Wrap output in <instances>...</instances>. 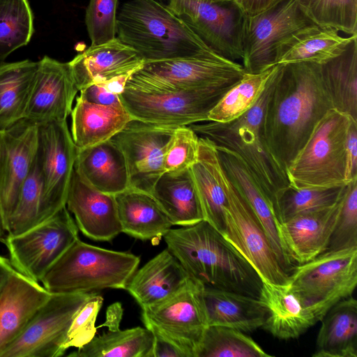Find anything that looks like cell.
Returning <instances> with one entry per match:
<instances>
[{
    "label": "cell",
    "mask_w": 357,
    "mask_h": 357,
    "mask_svg": "<svg viewBox=\"0 0 357 357\" xmlns=\"http://www.w3.org/2000/svg\"><path fill=\"white\" fill-rule=\"evenodd\" d=\"M353 121H357L334 108L325 114L286 169L289 185L298 189L347 185L346 145Z\"/></svg>",
    "instance_id": "6"
},
{
    "label": "cell",
    "mask_w": 357,
    "mask_h": 357,
    "mask_svg": "<svg viewBox=\"0 0 357 357\" xmlns=\"http://www.w3.org/2000/svg\"><path fill=\"white\" fill-rule=\"evenodd\" d=\"M76 155L66 120L38 126L36 159L43 183L45 220L66 206Z\"/></svg>",
    "instance_id": "16"
},
{
    "label": "cell",
    "mask_w": 357,
    "mask_h": 357,
    "mask_svg": "<svg viewBox=\"0 0 357 357\" xmlns=\"http://www.w3.org/2000/svg\"><path fill=\"white\" fill-rule=\"evenodd\" d=\"M117 38L144 62L218 55L167 6L130 0L116 15Z\"/></svg>",
    "instance_id": "3"
},
{
    "label": "cell",
    "mask_w": 357,
    "mask_h": 357,
    "mask_svg": "<svg viewBox=\"0 0 357 357\" xmlns=\"http://www.w3.org/2000/svg\"><path fill=\"white\" fill-rule=\"evenodd\" d=\"M78 227L66 206L42 223L15 236H6L9 260L24 276L41 280L78 239Z\"/></svg>",
    "instance_id": "11"
},
{
    "label": "cell",
    "mask_w": 357,
    "mask_h": 357,
    "mask_svg": "<svg viewBox=\"0 0 357 357\" xmlns=\"http://www.w3.org/2000/svg\"><path fill=\"white\" fill-rule=\"evenodd\" d=\"M168 250L190 277L206 287L258 298L262 280L254 268L205 220L164 236Z\"/></svg>",
    "instance_id": "2"
},
{
    "label": "cell",
    "mask_w": 357,
    "mask_h": 357,
    "mask_svg": "<svg viewBox=\"0 0 357 357\" xmlns=\"http://www.w3.org/2000/svg\"><path fill=\"white\" fill-rule=\"evenodd\" d=\"M218 176L227 199L222 235L254 268L262 281L287 285L289 273L282 265L258 218L231 183L220 161Z\"/></svg>",
    "instance_id": "9"
},
{
    "label": "cell",
    "mask_w": 357,
    "mask_h": 357,
    "mask_svg": "<svg viewBox=\"0 0 357 357\" xmlns=\"http://www.w3.org/2000/svg\"><path fill=\"white\" fill-rule=\"evenodd\" d=\"M139 257L77 239L50 268L40 284L50 294H89L126 289L139 264Z\"/></svg>",
    "instance_id": "5"
},
{
    "label": "cell",
    "mask_w": 357,
    "mask_h": 357,
    "mask_svg": "<svg viewBox=\"0 0 357 357\" xmlns=\"http://www.w3.org/2000/svg\"><path fill=\"white\" fill-rule=\"evenodd\" d=\"M258 300L266 311L261 328L278 339L298 338L318 322L287 285L262 281Z\"/></svg>",
    "instance_id": "26"
},
{
    "label": "cell",
    "mask_w": 357,
    "mask_h": 357,
    "mask_svg": "<svg viewBox=\"0 0 357 357\" xmlns=\"http://www.w3.org/2000/svg\"><path fill=\"white\" fill-rule=\"evenodd\" d=\"M103 298L93 293L75 314L63 344L66 352L70 348L79 349L96 335V321L102 307Z\"/></svg>",
    "instance_id": "47"
},
{
    "label": "cell",
    "mask_w": 357,
    "mask_h": 357,
    "mask_svg": "<svg viewBox=\"0 0 357 357\" xmlns=\"http://www.w3.org/2000/svg\"><path fill=\"white\" fill-rule=\"evenodd\" d=\"M279 0H236L235 2L247 17L259 14Z\"/></svg>",
    "instance_id": "50"
},
{
    "label": "cell",
    "mask_w": 357,
    "mask_h": 357,
    "mask_svg": "<svg viewBox=\"0 0 357 357\" xmlns=\"http://www.w3.org/2000/svg\"><path fill=\"white\" fill-rule=\"evenodd\" d=\"M79 91V96L89 103L105 106L123 105L119 95L111 91L103 82L90 84Z\"/></svg>",
    "instance_id": "48"
},
{
    "label": "cell",
    "mask_w": 357,
    "mask_h": 357,
    "mask_svg": "<svg viewBox=\"0 0 357 357\" xmlns=\"http://www.w3.org/2000/svg\"><path fill=\"white\" fill-rule=\"evenodd\" d=\"M245 71L219 55L144 62L129 79L159 89L185 91L235 84Z\"/></svg>",
    "instance_id": "13"
},
{
    "label": "cell",
    "mask_w": 357,
    "mask_h": 357,
    "mask_svg": "<svg viewBox=\"0 0 357 357\" xmlns=\"http://www.w3.org/2000/svg\"><path fill=\"white\" fill-rule=\"evenodd\" d=\"M172 225L186 227L203 220L202 211L190 169L164 172L151 193Z\"/></svg>",
    "instance_id": "34"
},
{
    "label": "cell",
    "mask_w": 357,
    "mask_h": 357,
    "mask_svg": "<svg viewBox=\"0 0 357 357\" xmlns=\"http://www.w3.org/2000/svg\"><path fill=\"white\" fill-rule=\"evenodd\" d=\"M357 284V247L325 251L298 264L288 287L320 321L338 301L352 296Z\"/></svg>",
    "instance_id": "8"
},
{
    "label": "cell",
    "mask_w": 357,
    "mask_h": 357,
    "mask_svg": "<svg viewBox=\"0 0 357 357\" xmlns=\"http://www.w3.org/2000/svg\"><path fill=\"white\" fill-rule=\"evenodd\" d=\"M5 234H6V231L4 230L3 221H2V218L1 216V213H0V241L2 240H4L3 236H4Z\"/></svg>",
    "instance_id": "53"
},
{
    "label": "cell",
    "mask_w": 357,
    "mask_h": 357,
    "mask_svg": "<svg viewBox=\"0 0 357 357\" xmlns=\"http://www.w3.org/2000/svg\"><path fill=\"white\" fill-rule=\"evenodd\" d=\"M312 24L299 0H279L259 14L246 16L242 60L245 71L259 73L275 66L280 45Z\"/></svg>",
    "instance_id": "14"
},
{
    "label": "cell",
    "mask_w": 357,
    "mask_h": 357,
    "mask_svg": "<svg viewBox=\"0 0 357 357\" xmlns=\"http://www.w3.org/2000/svg\"><path fill=\"white\" fill-rule=\"evenodd\" d=\"M152 357H185V356L172 344L154 335Z\"/></svg>",
    "instance_id": "51"
},
{
    "label": "cell",
    "mask_w": 357,
    "mask_h": 357,
    "mask_svg": "<svg viewBox=\"0 0 357 357\" xmlns=\"http://www.w3.org/2000/svg\"><path fill=\"white\" fill-rule=\"evenodd\" d=\"M335 29L312 24L292 35L278 47L275 65L312 62L319 65L341 54L352 38Z\"/></svg>",
    "instance_id": "29"
},
{
    "label": "cell",
    "mask_w": 357,
    "mask_h": 357,
    "mask_svg": "<svg viewBox=\"0 0 357 357\" xmlns=\"http://www.w3.org/2000/svg\"><path fill=\"white\" fill-rule=\"evenodd\" d=\"M345 194L333 206L303 212L278 224L280 245L290 265L305 263L326 250Z\"/></svg>",
    "instance_id": "20"
},
{
    "label": "cell",
    "mask_w": 357,
    "mask_h": 357,
    "mask_svg": "<svg viewBox=\"0 0 357 357\" xmlns=\"http://www.w3.org/2000/svg\"><path fill=\"white\" fill-rule=\"evenodd\" d=\"M199 139L198 135L189 126L176 127L165 153V172L190 169L197 160Z\"/></svg>",
    "instance_id": "45"
},
{
    "label": "cell",
    "mask_w": 357,
    "mask_h": 357,
    "mask_svg": "<svg viewBox=\"0 0 357 357\" xmlns=\"http://www.w3.org/2000/svg\"><path fill=\"white\" fill-rule=\"evenodd\" d=\"M75 170L100 192L116 195L129 188V175L120 148L109 139L77 150Z\"/></svg>",
    "instance_id": "27"
},
{
    "label": "cell",
    "mask_w": 357,
    "mask_h": 357,
    "mask_svg": "<svg viewBox=\"0 0 357 357\" xmlns=\"http://www.w3.org/2000/svg\"><path fill=\"white\" fill-rule=\"evenodd\" d=\"M209 325L232 328L245 333L261 328L266 311L258 298L237 292L204 287Z\"/></svg>",
    "instance_id": "31"
},
{
    "label": "cell",
    "mask_w": 357,
    "mask_h": 357,
    "mask_svg": "<svg viewBox=\"0 0 357 357\" xmlns=\"http://www.w3.org/2000/svg\"><path fill=\"white\" fill-rule=\"evenodd\" d=\"M190 279L182 265L166 248L137 269L126 289L142 309L175 294Z\"/></svg>",
    "instance_id": "25"
},
{
    "label": "cell",
    "mask_w": 357,
    "mask_h": 357,
    "mask_svg": "<svg viewBox=\"0 0 357 357\" xmlns=\"http://www.w3.org/2000/svg\"><path fill=\"white\" fill-rule=\"evenodd\" d=\"M33 31V15L28 0H0V63L26 45Z\"/></svg>",
    "instance_id": "39"
},
{
    "label": "cell",
    "mask_w": 357,
    "mask_h": 357,
    "mask_svg": "<svg viewBox=\"0 0 357 357\" xmlns=\"http://www.w3.org/2000/svg\"><path fill=\"white\" fill-rule=\"evenodd\" d=\"M276 68L275 65L259 73L245 72L211 110L208 121L229 122L247 112L262 94Z\"/></svg>",
    "instance_id": "38"
},
{
    "label": "cell",
    "mask_w": 357,
    "mask_h": 357,
    "mask_svg": "<svg viewBox=\"0 0 357 357\" xmlns=\"http://www.w3.org/2000/svg\"><path fill=\"white\" fill-rule=\"evenodd\" d=\"M272 76L255 105L238 119L225 123L206 121L188 126L199 137L235 152L248 166L274 209L277 195L289 185V181L285 169L270 149L264 129Z\"/></svg>",
    "instance_id": "4"
},
{
    "label": "cell",
    "mask_w": 357,
    "mask_h": 357,
    "mask_svg": "<svg viewBox=\"0 0 357 357\" xmlns=\"http://www.w3.org/2000/svg\"><path fill=\"white\" fill-rule=\"evenodd\" d=\"M346 183L357 179V121H353L347 139Z\"/></svg>",
    "instance_id": "49"
},
{
    "label": "cell",
    "mask_w": 357,
    "mask_h": 357,
    "mask_svg": "<svg viewBox=\"0 0 357 357\" xmlns=\"http://www.w3.org/2000/svg\"><path fill=\"white\" fill-rule=\"evenodd\" d=\"M235 84L169 91L142 85L128 79L119 97L132 119L178 127L208 121L211 110Z\"/></svg>",
    "instance_id": "7"
},
{
    "label": "cell",
    "mask_w": 357,
    "mask_h": 357,
    "mask_svg": "<svg viewBox=\"0 0 357 357\" xmlns=\"http://www.w3.org/2000/svg\"><path fill=\"white\" fill-rule=\"evenodd\" d=\"M93 294H51L0 357L63 356L71 322Z\"/></svg>",
    "instance_id": "15"
},
{
    "label": "cell",
    "mask_w": 357,
    "mask_h": 357,
    "mask_svg": "<svg viewBox=\"0 0 357 357\" xmlns=\"http://www.w3.org/2000/svg\"><path fill=\"white\" fill-rule=\"evenodd\" d=\"M50 295L40 282L13 272L0 293V355Z\"/></svg>",
    "instance_id": "23"
},
{
    "label": "cell",
    "mask_w": 357,
    "mask_h": 357,
    "mask_svg": "<svg viewBox=\"0 0 357 357\" xmlns=\"http://www.w3.org/2000/svg\"><path fill=\"white\" fill-rule=\"evenodd\" d=\"M121 232L141 240L163 236L173 226L151 193L128 188L114 195Z\"/></svg>",
    "instance_id": "28"
},
{
    "label": "cell",
    "mask_w": 357,
    "mask_h": 357,
    "mask_svg": "<svg viewBox=\"0 0 357 357\" xmlns=\"http://www.w3.org/2000/svg\"><path fill=\"white\" fill-rule=\"evenodd\" d=\"M66 206L78 229L93 240L111 241L121 232L114 195L95 189L75 169Z\"/></svg>",
    "instance_id": "21"
},
{
    "label": "cell",
    "mask_w": 357,
    "mask_h": 357,
    "mask_svg": "<svg viewBox=\"0 0 357 357\" xmlns=\"http://www.w3.org/2000/svg\"><path fill=\"white\" fill-rule=\"evenodd\" d=\"M38 150V125L23 119L0 130V213L6 232L19 190Z\"/></svg>",
    "instance_id": "18"
},
{
    "label": "cell",
    "mask_w": 357,
    "mask_h": 357,
    "mask_svg": "<svg viewBox=\"0 0 357 357\" xmlns=\"http://www.w3.org/2000/svg\"><path fill=\"white\" fill-rule=\"evenodd\" d=\"M219 159L215 145L199 137L197 161L190 168L198 195L203 220L221 234L225 226L227 199L218 176Z\"/></svg>",
    "instance_id": "33"
},
{
    "label": "cell",
    "mask_w": 357,
    "mask_h": 357,
    "mask_svg": "<svg viewBox=\"0 0 357 357\" xmlns=\"http://www.w3.org/2000/svg\"><path fill=\"white\" fill-rule=\"evenodd\" d=\"M357 247V179L347 184L341 211L326 251Z\"/></svg>",
    "instance_id": "44"
},
{
    "label": "cell",
    "mask_w": 357,
    "mask_h": 357,
    "mask_svg": "<svg viewBox=\"0 0 357 357\" xmlns=\"http://www.w3.org/2000/svg\"><path fill=\"white\" fill-rule=\"evenodd\" d=\"M78 91L69 63L43 56L38 61L24 119L38 126L67 120Z\"/></svg>",
    "instance_id": "19"
},
{
    "label": "cell",
    "mask_w": 357,
    "mask_h": 357,
    "mask_svg": "<svg viewBox=\"0 0 357 357\" xmlns=\"http://www.w3.org/2000/svg\"><path fill=\"white\" fill-rule=\"evenodd\" d=\"M205 1H236V0H205Z\"/></svg>",
    "instance_id": "54"
},
{
    "label": "cell",
    "mask_w": 357,
    "mask_h": 357,
    "mask_svg": "<svg viewBox=\"0 0 357 357\" xmlns=\"http://www.w3.org/2000/svg\"><path fill=\"white\" fill-rule=\"evenodd\" d=\"M71 116L70 134L77 150L110 139L132 119L121 106H105L76 98Z\"/></svg>",
    "instance_id": "30"
},
{
    "label": "cell",
    "mask_w": 357,
    "mask_h": 357,
    "mask_svg": "<svg viewBox=\"0 0 357 357\" xmlns=\"http://www.w3.org/2000/svg\"><path fill=\"white\" fill-rule=\"evenodd\" d=\"M176 128L132 119L111 138L125 157L129 187L151 193L165 172L164 155Z\"/></svg>",
    "instance_id": "17"
},
{
    "label": "cell",
    "mask_w": 357,
    "mask_h": 357,
    "mask_svg": "<svg viewBox=\"0 0 357 357\" xmlns=\"http://www.w3.org/2000/svg\"><path fill=\"white\" fill-rule=\"evenodd\" d=\"M332 108L321 65L278 64L266 103L264 129L272 153L285 170Z\"/></svg>",
    "instance_id": "1"
},
{
    "label": "cell",
    "mask_w": 357,
    "mask_h": 357,
    "mask_svg": "<svg viewBox=\"0 0 357 357\" xmlns=\"http://www.w3.org/2000/svg\"><path fill=\"white\" fill-rule=\"evenodd\" d=\"M252 337L238 330L209 325L203 335L197 357H269Z\"/></svg>",
    "instance_id": "40"
},
{
    "label": "cell",
    "mask_w": 357,
    "mask_h": 357,
    "mask_svg": "<svg viewBox=\"0 0 357 357\" xmlns=\"http://www.w3.org/2000/svg\"><path fill=\"white\" fill-rule=\"evenodd\" d=\"M313 357H357V301L352 296L323 317Z\"/></svg>",
    "instance_id": "32"
},
{
    "label": "cell",
    "mask_w": 357,
    "mask_h": 357,
    "mask_svg": "<svg viewBox=\"0 0 357 357\" xmlns=\"http://www.w3.org/2000/svg\"><path fill=\"white\" fill-rule=\"evenodd\" d=\"M77 86L131 75L140 68L144 60L139 54L117 37L98 45H91L68 62Z\"/></svg>",
    "instance_id": "22"
},
{
    "label": "cell",
    "mask_w": 357,
    "mask_h": 357,
    "mask_svg": "<svg viewBox=\"0 0 357 357\" xmlns=\"http://www.w3.org/2000/svg\"><path fill=\"white\" fill-rule=\"evenodd\" d=\"M118 0H90L85 23L91 45H98L116 38Z\"/></svg>",
    "instance_id": "46"
},
{
    "label": "cell",
    "mask_w": 357,
    "mask_h": 357,
    "mask_svg": "<svg viewBox=\"0 0 357 357\" xmlns=\"http://www.w3.org/2000/svg\"><path fill=\"white\" fill-rule=\"evenodd\" d=\"M203 289L202 284L190 278L175 294L142 308L145 327L172 344L185 357H197L208 326Z\"/></svg>",
    "instance_id": "10"
},
{
    "label": "cell",
    "mask_w": 357,
    "mask_h": 357,
    "mask_svg": "<svg viewBox=\"0 0 357 357\" xmlns=\"http://www.w3.org/2000/svg\"><path fill=\"white\" fill-rule=\"evenodd\" d=\"M43 183L37 159L19 190L9 219L6 236H15L45 221Z\"/></svg>",
    "instance_id": "41"
},
{
    "label": "cell",
    "mask_w": 357,
    "mask_h": 357,
    "mask_svg": "<svg viewBox=\"0 0 357 357\" xmlns=\"http://www.w3.org/2000/svg\"><path fill=\"white\" fill-rule=\"evenodd\" d=\"M15 271L9 259L0 255V293Z\"/></svg>",
    "instance_id": "52"
},
{
    "label": "cell",
    "mask_w": 357,
    "mask_h": 357,
    "mask_svg": "<svg viewBox=\"0 0 357 357\" xmlns=\"http://www.w3.org/2000/svg\"><path fill=\"white\" fill-rule=\"evenodd\" d=\"M119 324L108 326L109 330L76 351L74 357H152L154 335L140 326L121 330Z\"/></svg>",
    "instance_id": "36"
},
{
    "label": "cell",
    "mask_w": 357,
    "mask_h": 357,
    "mask_svg": "<svg viewBox=\"0 0 357 357\" xmlns=\"http://www.w3.org/2000/svg\"><path fill=\"white\" fill-rule=\"evenodd\" d=\"M347 187V184L322 189H298L289 185L276 197L274 211L277 223L303 212L333 206L344 195Z\"/></svg>",
    "instance_id": "42"
},
{
    "label": "cell",
    "mask_w": 357,
    "mask_h": 357,
    "mask_svg": "<svg viewBox=\"0 0 357 357\" xmlns=\"http://www.w3.org/2000/svg\"><path fill=\"white\" fill-rule=\"evenodd\" d=\"M333 108L357 121V36L339 56L321 65Z\"/></svg>",
    "instance_id": "37"
},
{
    "label": "cell",
    "mask_w": 357,
    "mask_h": 357,
    "mask_svg": "<svg viewBox=\"0 0 357 357\" xmlns=\"http://www.w3.org/2000/svg\"><path fill=\"white\" fill-rule=\"evenodd\" d=\"M299 3L315 24L357 35V0H299Z\"/></svg>",
    "instance_id": "43"
},
{
    "label": "cell",
    "mask_w": 357,
    "mask_h": 357,
    "mask_svg": "<svg viewBox=\"0 0 357 357\" xmlns=\"http://www.w3.org/2000/svg\"><path fill=\"white\" fill-rule=\"evenodd\" d=\"M167 6L215 54L243 60L246 16L234 1L168 0Z\"/></svg>",
    "instance_id": "12"
},
{
    "label": "cell",
    "mask_w": 357,
    "mask_h": 357,
    "mask_svg": "<svg viewBox=\"0 0 357 357\" xmlns=\"http://www.w3.org/2000/svg\"><path fill=\"white\" fill-rule=\"evenodd\" d=\"M38 61L0 63V130L24 119Z\"/></svg>",
    "instance_id": "35"
},
{
    "label": "cell",
    "mask_w": 357,
    "mask_h": 357,
    "mask_svg": "<svg viewBox=\"0 0 357 357\" xmlns=\"http://www.w3.org/2000/svg\"><path fill=\"white\" fill-rule=\"evenodd\" d=\"M215 147L225 173L258 218L275 254L289 274L291 265L286 259L280 245L277 229L278 223L271 200L248 166L235 152L224 146L215 145Z\"/></svg>",
    "instance_id": "24"
}]
</instances>
